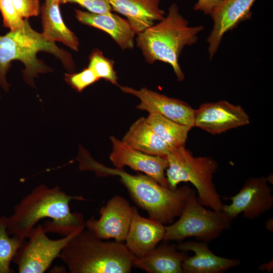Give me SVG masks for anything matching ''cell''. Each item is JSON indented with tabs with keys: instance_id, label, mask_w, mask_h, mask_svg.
Returning <instances> with one entry per match:
<instances>
[{
	"instance_id": "obj_27",
	"label": "cell",
	"mask_w": 273,
	"mask_h": 273,
	"mask_svg": "<svg viewBox=\"0 0 273 273\" xmlns=\"http://www.w3.org/2000/svg\"><path fill=\"white\" fill-rule=\"evenodd\" d=\"M68 3L77 4L94 14H106L112 11L109 0H64L63 4Z\"/></svg>"
},
{
	"instance_id": "obj_10",
	"label": "cell",
	"mask_w": 273,
	"mask_h": 273,
	"mask_svg": "<svg viewBox=\"0 0 273 273\" xmlns=\"http://www.w3.org/2000/svg\"><path fill=\"white\" fill-rule=\"evenodd\" d=\"M100 214L99 219L92 217L85 221V228L100 239L125 242L132 215V206L127 200L115 195L101 207Z\"/></svg>"
},
{
	"instance_id": "obj_4",
	"label": "cell",
	"mask_w": 273,
	"mask_h": 273,
	"mask_svg": "<svg viewBox=\"0 0 273 273\" xmlns=\"http://www.w3.org/2000/svg\"><path fill=\"white\" fill-rule=\"evenodd\" d=\"M204 30L202 25L190 26L179 13L177 6L170 5L166 17L161 21L138 34L136 46L142 51L146 62L156 61L169 64L177 80L182 81L185 74L178 59L184 48L195 43L198 34Z\"/></svg>"
},
{
	"instance_id": "obj_7",
	"label": "cell",
	"mask_w": 273,
	"mask_h": 273,
	"mask_svg": "<svg viewBox=\"0 0 273 273\" xmlns=\"http://www.w3.org/2000/svg\"><path fill=\"white\" fill-rule=\"evenodd\" d=\"M196 193L194 190L189 197L179 219L165 226L164 242L195 237L208 243L218 238L231 226L232 220L221 210L206 209L198 201Z\"/></svg>"
},
{
	"instance_id": "obj_6",
	"label": "cell",
	"mask_w": 273,
	"mask_h": 273,
	"mask_svg": "<svg viewBox=\"0 0 273 273\" xmlns=\"http://www.w3.org/2000/svg\"><path fill=\"white\" fill-rule=\"evenodd\" d=\"M166 159L168 163L166 176L168 187L175 189L181 182H190L198 192L197 198L204 206L221 210L223 204L213 182L218 163L209 156L195 157L185 146L172 148Z\"/></svg>"
},
{
	"instance_id": "obj_12",
	"label": "cell",
	"mask_w": 273,
	"mask_h": 273,
	"mask_svg": "<svg viewBox=\"0 0 273 273\" xmlns=\"http://www.w3.org/2000/svg\"><path fill=\"white\" fill-rule=\"evenodd\" d=\"M112 151L109 159L114 166L123 169L128 166L151 177L161 185L168 187L165 171L168 163L165 158L145 154L135 150L122 141L114 136H110Z\"/></svg>"
},
{
	"instance_id": "obj_26",
	"label": "cell",
	"mask_w": 273,
	"mask_h": 273,
	"mask_svg": "<svg viewBox=\"0 0 273 273\" xmlns=\"http://www.w3.org/2000/svg\"><path fill=\"white\" fill-rule=\"evenodd\" d=\"M0 11L4 26L14 30L21 27L25 21L14 7L11 0H0Z\"/></svg>"
},
{
	"instance_id": "obj_24",
	"label": "cell",
	"mask_w": 273,
	"mask_h": 273,
	"mask_svg": "<svg viewBox=\"0 0 273 273\" xmlns=\"http://www.w3.org/2000/svg\"><path fill=\"white\" fill-rule=\"evenodd\" d=\"M113 65L112 60L106 58L101 51L96 50L89 56L88 67L100 79L103 78L118 85V78Z\"/></svg>"
},
{
	"instance_id": "obj_22",
	"label": "cell",
	"mask_w": 273,
	"mask_h": 273,
	"mask_svg": "<svg viewBox=\"0 0 273 273\" xmlns=\"http://www.w3.org/2000/svg\"><path fill=\"white\" fill-rule=\"evenodd\" d=\"M146 119L154 132L171 149L185 146L191 127L157 113H149Z\"/></svg>"
},
{
	"instance_id": "obj_17",
	"label": "cell",
	"mask_w": 273,
	"mask_h": 273,
	"mask_svg": "<svg viewBox=\"0 0 273 273\" xmlns=\"http://www.w3.org/2000/svg\"><path fill=\"white\" fill-rule=\"evenodd\" d=\"M161 0H109L112 11L126 18L137 35L165 17L159 8Z\"/></svg>"
},
{
	"instance_id": "obj_15",
	"label": "cell",
	"mask_w": 273,
	"mask_h": 273,
	"mask_svg": "<svg viewBox=\"0 0 273 273\" xmlns=\"http://www.w3.org/2000/svg\"><path fill=\"white\" fill-rule=\"evenodd\" d=\"M165 225L139 214L132 206L131 220L125 242L128 250L137 258L150 252L163 241Z\"/></svg>"
},
{
	"instance_id": "obj_3",
	"label": "cell",
	"mask_w": 273,
	"mask_h": 273,
	"mask_svg": "<svg viewBox=\"0 0 273 273\" xmlns=\"http://www.w3.org/2000/svg\"><path fill=\"white\" fill-rule=\"evenodd\" d=\"M40 51L55 56L66 69H74L70 54L59 48L55 42L48 40L42 33L33 30L27 18L21 27L0 36V85L5 92L10 87L6 75L14 60H19L24 64L25 69L22 71L24 80L32 86H34L33 78L38 73L51 71V68L37 58V53Z\"/></svg>"
},
{
	"instance_id": "obj_23",
	"label": "cell",
	"mask_w": 273,
	"mask_h": 273,
	"mask_svg": "<svg viewBox=\"0 0 273 273\" xmlns=\"http://www.w3.org/2000/svg\"><path fill=\"white\" fill-rule=\"evenodd\" d=\"M25 241L11 236L8 232L7 218L0 217V273H13L15 271L11 263L17 251Z\"/></svg>"
},
{
	"instance_id": "obj_2",
	"label": "cell",
	"mask_w": 273,
	"mask_h": 273,
	"mask_svg": "<svg viewBox=\"0 0 273 273\" xmlns=\"http://www.w3.org/2000/svg\"><path fill=\"white\" fill-rule=\"evenodd\" d=\"M76 160L80 170L93 171L98 177L119 176L135 204L146 211L150 218L163 225L172 223L180 215L194 191L187 186L171 189L147 174L132 175L124 168L108 167L95 160L81 146Z\"/></svg>"
},
{
	"instance_id": "obj_5",
	"label": "cell",
	"mask_w": 273,
	"mask_h": 273,
	"mask_svg": "<svg viewBox=\"0 0 273 273\" xmlns=\"http://www.w3.org/2000/svg\"><path fill=\"white\" fill-rule=\"evenodd\" d=\"M58 258L71 273H129L136 258L123 242L104 241L87 229L69 241Z\"/></svg>"
},
{
	"instance_id": "obj_16",
	"label": "cell",
	"mask_w": 273,
	"mask_h": 273,
	"mask_svg": "<svg viewBox=\"0 0 273 273\" xmlns=\"http://www.w3.org/2000/svg\"><path fill=\"white\" fill-rule=\"evenodd\" d=\"M184 252L192 251L183 262L184 273H221L240 264L239 259L220 257L214 254L206 242L188 241L176 245Z\"/></svg>"
},
{
	"instance_id": "obj_25",
	"label": "cell",
	"mask_w": 273,
	"mask_h": 273,
	"mask_svg": "<svg viewBox=\"0 0 273 273\" xmlns=\"http://www.w3.org/2000/svg\"><path fill=\"white\" fill-rule=\"evenodd\" d=\"M99 80V78L88 67L78 73L65 74L66 82L78 92H81L86 87Z\"/></svg>"
},
{
	"instance_id": "obj_19",
	"label": "cell",
	"mask_w": 273,
	"mask_h": 273,
	"mask_svg": "<svg viewBox=\"0 0 273 273\" xmlns=\"http://www.w3.org/2000/svg\"><path fill=\"white\" fill-rule=\"evenodd\" d=\"M174 245L163 243L141 258H136L133 267L148 273H184L182 263L188 257Z\"/></svg>"
},
{
	"instance_id": "obj_11",
	"label": "cell",
	"mask_w": 273,
	"mask_h": 273,
	"mask_svg": "<svg viewBox=\"0 0 273 273\" xmlns=\"http://www.w3.org/2000/svg\"><path fill=\"white\" fill-rule=\"evenodd\" d=\"M249 123V116L243 108L226 101L203 104L195 111L194 127L213 135Z\"/></svg>"
},
{
	"instance_id": "obj_30",
	"label": "cell",
	"mask_w": 273,
	"mask_h": 273,
	"mask_svg": "<svg viewBox=\"0 0 273 273\" xmlns=\"http://www.w3.org/2000/svg\"><path fill=\"white\" fill-rule=\"evenodd\" d=\"M258 269L260 270H265L267 272H272L273 270L272 259L269 262L260 264Z\"/></svg>"
},
{
	"instance_id": "obj_32",
	"label": "cell",
	"mask_w": 273,
	"mask_h": 273,
	"mask_svg": "<svg viewBox=\"0 0 273 273\" xmlns=\"http://www.w3.org/2000/svg\"><path fill=\"white\" fill-rule=\"evenodd\" d=\"M64 0H45V2L49 3L63 4Z\"/></svg>"
},
{
	"instance_id": "obj_14",
	"label": "cell",
	"mask_w": 273,
	"mask_h": 273,
	"mask_svg": "<svg viewBox=\"0 0 273 273\" xmlns=\"http://www.w3.org/2000/svg\"><path fill=\"white\" fill-rule=\"evenodd\" d=\"M256 1L223 0L211 11L209 15L213 26L207 39L210 60L217 51L224 34L251 18V8Z\"/></svg>"
},
{
	"instance_id": "obj_21",
	"label": "cell",
	"mask_w": 273,
	"mask_h": 273,
	"mask_svg": "<svg viewBox=\"0 0 273 273\" xmlns=\"http://www.w3.org/2000/svg\"><path fill=\"white\" fill-rule=\"evenodd\" d=\"M59 4L45 2L41 7L43 36L48 40L61 42L74 51H78L79 42L76 35L64 24Z\"/></svg>"
},
{
	"instance_id": "obj_29",
	"label": "cell",
	"mask_w": 273,
	"mask_h": 273,
	"mask_svg": "<svg viewBox=\"0 0 273 273\" xmlns=\"http://www.w3.org/2000/svg\"><path fill=\"white\" fill-rule=\"evenodd\" d=\"M223 0H198L194 6L195 11L209 15L211 11Z\"/></svg>"
},
{
	"instance_id": "obj_8",
	"label": "cell",
	"mask_w": 273,
	"mask_h": 273,
	"mask_svg": "<svg viewBox=\"0 0 273 273\" xmlns=\"http://www.w3.org/2000/svg\"><path fill=\"white\" fill-rule=\"evenodd\" d=\"M80 232L53 240L47 236L42 225L38 224L17 251L13 262L19 273H43L59 257L69 241Z\"/></svg>"
},
{
	"instance_id": "obj_1",
	"label": "cell",
	"mask_w": 273,
	"mask_h": 273,
	"mask_svg": "<svg viewBox=\"0 0 273 273\" xmlns=\"http://www.w3.org/2000/svg\"><path fill=\"white\" fill-rule=\"evenodd\" d=\"M72 200H86L81 196L66 193L58 186L49 188L44 185L34 188L23 197L7 218L9 234L25 241L32 230L41 219L50 218L42 226L47 233L58 234L63 237L82 231L85 228L83 215L72 212L69 203Z\"/></svg>"
},
{
	"instance_id": "obj_13",
	"label": "cell",
	"mask_w": 273,
	"mask_h": 273,
	"mask_svg": "<svg viewBox=\"0 0 273 273\" xmlns=\"http://www.w3.org/2000/svg\"><path fill=\"white\" fill-rule=\"evenodd\" d=\"M124 93L135 96L141 100L136 108L149 113H157L178 123L194 127L195 109L178 99L143 87L136 90L119 86Z\"/></svg>"
},
{
	"instance_id": "obj_20",
	"label": "cell",
	"mask_w": 273,
	"mask_h": 273,
	"mask_svg": "<svg viewBox=\"0 0 273 273\" xmlns=\"http://www.w3.org/2000/svg\"><path fill=\"white\" fill-rule=\"evenodd\" d=\"M122 141L135 150L165 158L171 149L154 132L144 117L139 118L131 125Z\"/></svg>"
},
{
	"instance_id": "obj_31",
	"label": "cell",
	"mask_w": 273,
	"mask_h": 273,
	"mask_svg": "<svg viewBox=\"0 0 273 273\" xmlns=\"http://www.w3.org/2000/svg\"><path fill=\"white\" fill-rule=\"evenodd\" d=\"M266 229L269 231H272L273 230V221L272 219H269L265 222Z\"/></svg>"
},
{
	"instance_id": "obj_28",
	"label": "cell",
	"mask_w": 273,
	"mask_h": 273,
	"mask_svg": "<svg viewBox=\"0 0 273 273\" xmlns=\"http://www.w3.org/2000/svg\"><path fill=\"white\" fill-rule=\"evenodd\" d=\"M17 11L23 18L37 16L40 13L39 0H11Z\"/></svg>"
},
{
	"instance_id": "obj_9",
	"label": "cell",
	"mask_w": 273,
	"mask_h": 273,
	"mask_svg": "<svg viewBox=\"0 0 273 273\" xmlns=\"http://www.w3.org/2000/svg\"><path fill=\"white\" fill-rule=\"evenodd\" d=\"M271 192L266 177H250L237 194L229 198L232 203L223 204L221 211L231 220L241 213L246 219H255L272 207Z\"/></svg>"
},
{
	"instance_id": "obj_18",
	"label": "cell",
	"mask_w": 273,
	"mask_h": 273,
	"mask_svg": "<svg viewBox=\"0 0 273 273\" xmlns=\"http://www.w3.org/2000/svg\"><path fill=\"white\" fill-rule=\"evenodd\" d=\"M75 17L81 23L108 33L123 50L134 47L135 33L126 19L111 13L98 14L75 10Z\"/></svg>"
}]
</instances>
